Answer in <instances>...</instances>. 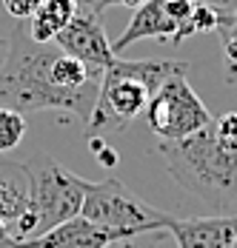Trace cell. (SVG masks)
<instances>
[{"instance_id": "6da1fadb", "label": "cell", "mask_w": 237, "mask_h": 248, "mask_svg": "<svg viewBox=\"0 0 237 248\" xmlns=\"http://www.w3.org/2000/svg\"><path fill=\"white\" fill-rule=\"evenodd\" d=\"M103 72L60 51L54 43H34L29 26L6 43L0 60V106L15 111H69L83 123L89 120L97 100Z\"/></svg>"}, {"instance_id": "7a4b0ae2", "label": "cell", "mask_w": 237, "mask_h": 248, "mask_svg": "<svg viewBox=\"0 0 237 248\" xmlns=\"http://www.w3.org/2000/svg\"><path fill=\"white\" fill-rule=\"evenodd\" d=\"M212 123L183 140H160L157 154L180 188L229 214L237 205V151L217 140Z\"/></svg>"}, {"instance_id": "3957f363", "label": "cell", "mask_w": 237, "mask_h": 248, "mask_svg": "<svg viewBox=\"0 0 237 248\" xmlns=\"http://www.w3.org/2000/svg\"><path fill=\"white\" fill-rule=\"evenodd\" d=\"M189 63L180 60H115L100 80L95 108L86 120L89 137H106L146 114L152 94L171 75L186 72Z\"/></svg>"}, {"instance_id": "277c9868", "label": "cell", "mask_w": 237, "mask_h": 248, "mask_svg": "<svg viewBox=\"0 0 237 248\" xmlns=\"http://www.w3.org/2000/svg\"><path fill=\"white\" fill-rule=\"evenodd\" d=\"M86 188L89 180L60 163H46L40 171H29V211L9 225V237L32 240L71 217H80Z\"/></svg>"}, {"instance_id": "5b68a950", "label": "cell", "mask_w": 237, "mask_h": 248, "mask_svg": "<svg viewBox=\"0 0 237 248\" xmlns=\"http://www.w3.org/2000/svg\"><path fill=\"white\" fill-rule=\"evenodd\" d=\"M80 217L89 223L118 231L126 240L146 234V231H160L171 225V214L149 205L140 194H135L129 186L120 180H103V183H89L86 200L80 208Z\"/></svg>"}, {"instance_id": "8992f818", "label": "cell", "mask_w": 237, "mask_h": 248, "mask_svg": "<svg viewBox=\"0 0 237 248\" xmlns=\"http://www.w3.org/2000/svg\"><path fill=\"white\" fill-rule=\"evenodd\" d=\"M146 120L160 140H183L194 131L206 128L214 117L209 114L206 103L194 94L189 83V69H186V72L171 75L152 94L146 106Z\"/></svg>"}, {"instance_id": "52a82bcc", "label": "cell", "mask_w": 237, "mask_h": 248, "mask_svg": "<svg viewBox=\"0 0 237 248\" xmlns=\"http://www.w3.org/2000/svg\"><path fill=\"white\" fill-rule=\"evenodd\" d=\"M54 46L60 51H66V54H71V57H77V60H83L86 66L100 69V72H106L118 60V54H115L106 31H103L100 15L89 6L77 9L71 23L54 37Z\"/></svg>"}, {"instance_id": "ba28073f", "label": "cell", "mask_w": 237, "mask_h": 248, "mask_svg": "<svg viewBox=\"0 0 237 248\" xmlns=\"http://www.w3.org/2000/svg\"><path fill=\"white\" fill-rule=\"evenodd\" d=\"M118 240H126L118 231L100 228L86 217H71L66 223L54 225L51 231L32 237V240H9L6 248H106Z\"/></svg>"}, {"instance_id": "9c48e42d", "label": "cell", "mask_w": 237, "mask_h": 248, "mask_svg": "<svg viewBox=\"0 0 237 248\" xmlns=\"http://www.w3.org/2000/svg\"><path fill=\"white\" fill-rule=\"evenodd\" d=\"M177 34H180V26L169 17L166 0H149L137 9H132V20L123 29V34L112 43V49L120 57L132 43L146 40V37H154V40H163L169 46H177Z\"/></svg>"}, {"instance_id": "30bf717a", "label": "cell", "mask_w": 237, "mask_h": 248, "mask_svg": "<svg viewBox=\"0 0 237 248\" xmlns=\"http://www.w3.org/2000/svg\"><path fill=\"white\" fill-rule=\"evenodd\" d=\"M171 231L177 248H232L237 237V214H214L194 220H171Z\"/></svg>"}, {"instance_id": "8fae6325", "label": "cell", "mask_w": 237, "mask_h": 248, "mask_svg": "<svg viewBox=\"0 0 237 248\" xmlns=\"http://www.w3.org/2000/svg\"><path fill=\"white\" fill-rule=\"evenodd\" d=\"M77 9H80L77 0H40L37 12L26 20L32 40L34 43H54V37L71 23Z\"/></svg>"}, {"instance_id": "7c38bea8", "label": "cell", "mask_w": 237, "mask_h": 248, "mask_svg": "<svg viewBox=\"0 0 237 248\" xmlns=\"http://www.w3.org/2000/svg\"><path fill=\"white\" fill-rule=\"evenodd\" d=\"M26 137V117L15 108L0 106V154L15 151Z\"/></svg>"}, {"instance_id": "4fadbf2b", "label": "cell", "mask_w": 237, "mask_h": 248, "mask_svg": "<svg viewBox=\"0 0 237 248\" xmlns=\"http://www.w3.org/2000/svg\"><path fill=\"white\" fill-rule=\"evenodd\" d=\"M226 20V12L217 9L212 3H197L194 15L189 23V37L191 34H206V31H220V26Z\"/></svg>"}, {"instance_id": "5bb4252c", "label": "cell", "mask_w": 237, "mask_h": 248, "mask_svg": "<svg viewBox=\"0 0 237 248\" xmlns=\"http://www.w3.org/2000/svg\"><path fill=\"white\" fill-rule=\"evenodd\" d=\"M197 9V0H166V12L174 23L180 26V34H177V46L189 37V23H191V15Z\"/></svg>"}, {"instance_id": "9a60e30c", "label": "cell", "mask_w": 237, "mask_h": 248, "mask_svg": "<svg viewBox=\"0 0 237 248\" xmlns=\"http://www.w3.org/2000/svg\"><path fill=\"white\" fill-rule=\"evenodd\" d=\"M212 125H214L217 140H220L226 149L237 151V111H226V114H223V117H217Z\"/></svg>"}, {"instance_id": "2e32d148", "label": "cell", "mask_w": 237, "mask_h": 248, "mask_svg": "<svg viewBox=\"0 0 237 248\" xmlns=\"http://www.w3.org/2000/svg\"><path fill=\"white\" fill-rule=\"evenodd\" d=\"M37 6H40V0H3V9H6L17 23L29 20V17L37 12Z\"/></svg>"}, {"instance_id": "e0dca14e", "label": "cell", "mask_w": 237, "mask_h": 248, "mask_svg": "<svg viewBox=\"0 0 237 248\" xmlns=\"http://www.w3.org/2000/svg\"><path fill=\"white\" fill-rule=\"evenodd\" d=\"M143 3H149V0H97V3H92L89 9H95L97 15L103 12V9H109V6H126V9H137V6H143Z\"/></svg>"}, {"instance_id": "ac0fdd59", "label": "cell", "mask_w": 237, "mask_h": 248, "mask_svg": "<svg viewBox=\"0 0 237 248\" xmlns=\"http://www.w3.org/2000/svg\"><path fill=\"white\" fill-rule=\"evenodd\" d=\"M95 154H97V163H100L103 169H115V166H118V151L109 149L106 143H103V146H100V149H97Z\"/></svg>"}, {"instance_id": "d6986e66", "label": "cell", "mask_w": 237, "mask_h": 248, "mask_svg": "<svg viewBox=\"0 0 237 248\" xmlns=\"http://www.w3.org/2000/svg\"><path fill=\"white\" fill-rule=\"evenodd\" d=\"M6 240H12V237H9V225L0 220V243H6Z\"/></svg>"}, {"instance_id": "ffe728a7", "label": "cell", "mask_w": 237, "mask_h": 248, "mask_svg": "<svg viewBox=\"0 0 237 248\" xmlns=\"http://www.w3.org/2000/svg\"><path fill=\"white\" fill-rule=\"evenodd\" d=\"M6 43H9V40H6V37H0V46H6Z\"/></svg>"}, {"instance_id": "44dd1931", "label": "cell", "mask_w": 237, "mask_h": 248, "mask_svg": "<svg viewBox=\"0 0 237 248\" xmlns=\"http://www.w3.org/2000/svg\"><path fill=\"white\" fill-rule=\"evenodd\" d=\"M92 3H97V0H86V6H92Z\"/></svg>"}, {"instance_id": "7402d4cb", "label": "cell", "mask_w": 237, "mask_h": 248, "mask_svg": "<svg viewBox=\"0 0 237 248\" xmlns=\"http://www.w3.org/2000/svg\"><path fill=\"white\" fill-rule=\"evenodd\" d=\"M6 246H9V240H6V243H0V248H6Z\"/></svg>"}, {"instance_id": "603a6c76", "label": "cell", "mask_w": 237, "mask_h": 248, "mask_svg": "<svg viewBox=\"0 0 237 248\" xmlns=\"http://www.w3.org/2000/svg\"><path fill=\"white\" fill-rule=\"evenodd\" d=\"M232 248H237V237H235V243H232Z\"/></svg>"}, {"instance_id": "cb8c5ba5", "label": "cell", "mask_w": 237, "mask_h": 248, "mask_svg": "<svg viewBox=\"0 0 237 248\" xmlns=\"http://www.w3.org/2000/svg\"><path fill=\"white\" fill-rule=\"evenodd\" d=\"M129 248H135V246H129Z\"/></svg>"}]
</instances>
